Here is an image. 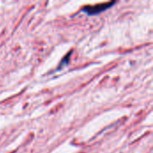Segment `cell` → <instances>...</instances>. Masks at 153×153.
<instances>
[{"instance_id":"7a4b0ae2","label":"cell","mask_w":153,"mask_h":153,"mask_svg":"<svg viewBox=\"0 0 153 153\" xmlns=\"http://www.w3.org/2000/svg\"><path fill=\"white\" fill-rule=\"evenodd\" d=\"M72 53H73V51H69L68 54H66V55L62 58V60L60 61V63H59V65H58V67H57L56 71L62 70L65 66L68 65V64H69V62H70V58H71Z\"/></svg>"},{"instance_id":"6da1fadb","label":"cell","mask_w":153,"mask_h":153,"mask_svg":"<svg viewBox=\"0 0 153 153\" xmlns=\"http://www.w3.org/2000/svg\"><path fill=\"white\" fill-rule=\"evenodd\" d=\"M117 4V1H111L107 3H101L94 5H85L83 8H82V12L85 13L89 16H94L98 15L103 12H106L107 10L110 9L113 5Z\"/></svg>"}]
</instances>
